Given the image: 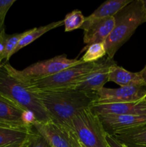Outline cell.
I'll return each instance as SVG.
<instances>
[{
  "mask_svg": "<svg viewBox=\"0 0 146 147\" xmlns=\"http://www.w3.org/2000/svg\"><path fill=\"white\" fill-rule=\"evenodd\" d=\"M42 102L52 120L70 128L74 115L90 108L96 101V93L72 88L31 90Z\"/></svg>",
  "mask_w": 146,
  "mask_h": 147,
  "instance_id": "6da1fadb",
  "label": "cell"
},
{
  "mask_svg": "<svg viewBox=\"0 0 146 147\" xmlns=\"http://www.w3.org/2000/svg\"><path fill=\"white\" fill-rule=\"evenodd\" d=\"M115 27L104 41L106 55L113 59L117 50L132 37L137 27L146 22V11L142 0H133L114 16Z\"/></svg>",
  "mask_w": 146,
  "mask_h": 147,
  "instance_id": "7a4b0ae2",
  "label": "cell"
},
{
  "mask_svg": "<svg viewBox=\"0 0 146 147\" xmlns=\"http://www.w3.org/2000/svg\"><path fill=\"white\" fill-rule=\"evenodd\" d=\"M4 64L0 66V96L13 101L24 110L31 111L35 114L37 121L46 122L51 120L35 93L11 76L6 70Z\"/></svg>",
  "mask_w": 146,
  "mask_h": 147,
  "instance_id": "3957f363",
  "label": "cell"
},
{
  "mask_svg": "<svg viewBox=\"0 0 146 147\" xmlns=\"http://www.w3.org/2000/svg\"><path fill=\"white\" fill-rule=\"evenodd\" d=\"M70 128L84 147H109L106 141L107 132L100 116L91 108L76 113L72 119Z\"/></svg>",
  "mask_w": 146,
  "mask_h": 147,
  "instance_id": "277c9868",
  "label": "cell"
},
{
  "mask_svg": "<svg viewBox=\"0 0 146 147\" xmlns=\"http://www.w3.org/2000/svg\"><path fill=\"white\" fill-rule=\"evenodd\" d=\"M83 63L80 59H70L65 55H57L48 60H42L23 70H17L8 63H4L6 70L21 83L40 80L53 76L62 70Z\"/></svg>",
  "mask_w": 146,
  "mask_h": 147,
  "instance_id": "5b68a950",
  "label": "cell"
},
{
  "mask_svg": "<svg viewBox=\"0 0 146 147\" xmlns=\"http://www.w3.org/2000/svg\"><path fill=\"white\" fill-rule=\"evenodd\" d=\"M99 61L81 63L62 70L53 76L40 80L22 83L30 90H50L72 88L82 78L97 67Z\"/></svg>",
  "mask_w": 146,
  "mask_h": 147,
  "instance_id": "8992f818",
  "label": "cell"
},
{
  "mask_svg": "<svg viewBox=\"0 0 146 147\" xmlns=\"http://www.w3.org/2000/svg\"><path fill=\"white\" fill-rule=\"evenodd\" d=\"M37 133L42 136L50 147H78L79 141L71 128L53 120L37 121L33 125Z\"/></svg>",
  "mask_w": 146,
  "mask_h": 147,
  "instance_id": "52a82bcc",
  "label": "cell"
},
{
  "mask_svg": "<svg viewBox=\"0 0 146 147\" xmlns=\"http://www.w3.org/2000/svg\"><path fill=\"white\" fill-rule=\"evenodd\" d=\"M95 93L97 99L94 104L135 102L143 100L146 96V86H125L118 88L103 87Z\"/></svg>",
  "mask_w": 146,
  "mask_h": 147,
  "instance_id": "ba28073f",
  "label": "cell"
},
{
  "mask_svg": "<svg viewBox=\"0 0 146 147\" xmlns=\"http://www.w3.org/2000/svg\"><path fill=\"white\" fill-rule=\"evenodd\" d=\"M114 59L103 57L99 60V64L94 70L82 78L77 82L73 89L89 93H95L104 87V84L109 82L110 67L115 64Z\"/></svg>",
  "mask_w": 146,
  "mask_h": 147,
  "instance_id": "9c48e42d",
  "label": "cell"
},
{
  "mask_svg": "<svg viewBox=\"0 0 146 147\" xmlns=\"http://www.w3.org/2000/svg\"><path fill=\"white\" fill-rule=\"evenodd\" d=\"M104 130L110 135L118 134L120 132L137 126L146 125V115H117L99 116Z\"/></svg>",
  "mask_w": 146,
  "mask_h": 147,
  "instance_id": "30bf717a",
  "label": "cell"
},
{
  "mask_svg": "<svg viewBox=\"0 0 146 147\" xmlns=\"http://www.w3.org/2000/svg\"><path fill=\"white\" fill-rule=\"evenodd\" d=\"M90 108L98 116L146 115V101L143 99L135 102L94 104Z\"/></svg>",
  "mask_w": 146,
  "mask_h": 147,
  "instance_id": "8fae6325",
  "label": "cell"
},
{
  "mask_svg": "<svg viewBox=\"0 0 146 147\" xmlns=\"http://www.w3.org/2000/svg\"><path fill=\"white\" fill-rule=\"evenodd\" d=\"M115 24L114 17L97 20L90 24L82 25L80 29L84 30L83 41L87 46L83 50L90 45L94 43L104 42L107 37L110 36Z\"/></svg>",
  "mask_w": 146,
  "mask_h": 147,
  "instance_id": "7c38bea8",
  "label": "cell"
},
{
  "mask_svg": "<svg viewBox=\"0 0 146 147\" xmlns=\"http://www.w3.org/2000/svg\"><path fill=\"white\" fill-rule=\"evenodd\" d=\"M37 135L34 126L27 129L0 126V147H25Z\"/></svg>",
  "mask_w": 146,
  "mask_h": 147,
  "instance_id": "4fadbf2b",
  "label": "cell"
},
{
  "mask_svg": "<svg viewBox=\"0 0 146 147\" xmlns=\"http://www.w3.org/2000/svg\"><path fill=\"white\" fill-rule=\"evenodd\" d=\"M24 109L11 100L0 96V126L27 129L33 126H27L21 120Z\"/></svg>",
  "mask_w": 146,
  "mask_h": 147,
  "instance_id": "5bb4252c",
  "label": "cell"
},
{
  "mask_svg": "<svg viewBox=\"0 0 146 147\" xmlns=\"http://www.w3.org/2000/svg\"><path fill=\"white\" fill-rule=\"evenodd\" d=\"M109 81L114 82L120 87L146 86L145 82L139 72H130L121 66L117 65V63L110 67Z\"/></svg>",
  "mask_w": 146,
  "mask_h": 147,
  "instance_id": "9a60e30c",
  "label": "cell"
},
{
  "mask_svg": "<svg viewBox=\"0 0 146 147\" xmlns=\"http://www.w3.org/2000/svg\"><path fill=\"white\" fill-rule=\"evenodd\" d=\"M132 1L133 0H109L104 1L97 9L94 10V12L85 17V21L83 25L90 24L97 20L114 17L119 11Z\"/></svg>",
  "mask_w": 146,
  "mask_h": 147,
  "instance_id": "2e32d148",
  "label": "cell"
},
{
  "mask_svg": "<svg viewBox=\"0 0 146 147\" xmlns=\"http://www.w3.org/2000/svg\"><path fill=\"white\" fill-rule=\"evenodd\" d=\"M113 136L127 147H146V125L128 129Z\"/></svg>",
  "mask_w": 146,
  "mask_h": 147,
  "instance_id": "e0dca14e",
  "label": "cell"
},
{
  "mask_svg": "<svg viewBox=\"0 0 146 147\" xmlns=\"http://www.w3.org/2000/svg\"><path fill=\"white\" fill-rule=\"evenodd\" d=\"M63 24H64L63 20H60V21L53 22L46 24V25L41 26L40 27H34L33 29H30V30H29L28 33L26 35H24L19 41L18 46L15 50V53H17L21 49L24 48L26 46L31 44V42L35 41L37 39H38L39 37L42 36L45 33L48 32L49 31L53 30V29L61 27Z\"/></svg>",
  "mask_w": 146,
  "mask_h": 147,
  "instance_id": "ac0fdd59",
  "label": "cell"
},
{
  "mask_svg": "<svg viewBox=\"0 0 146 147\" xmlns=\"http://www.w3.org/2000/svg\"><path fill=\"white\" fill-rule=\"evenodd\" d=\"M84 54L80 60L83 63H94L102 59L106 55L104 42L94 43L85 48Z\"/></svg>",
  "mask_w": 146,
  "mask_h": 147,
  "instance_id": "d6986e66",
  "label": "cell"
},
{
  "mask_svg": "<svg viewBox=\"0 0 146 147\" xmlns=\"http://www.w3.org/2000/svg\"><path fill=\"white\" fill-rule=\"evenodd\" d=\"M29 30L21 33H16L13 34H7L5 43V50L3 55V60L4 63H7L10 57L15 54V50L18 46L19 42L24 35L28 33Z\"/></svg>",
  "mask_w": 146,
  "mask_h": 147,
  "instance_id": "ffe728a7",
  "label": "cell"
},
{
  "mask_svg": "<svg viewBox=\"0 0 146 147\" xmlns=\"http://www.w3.org/2000/svg\"><path fill=\"white\" fill-rule=\"evenodd\" d=\"M85 21V17L79 9H74L66 14L63 20L64 31L71 32L77 29L81 28Z\"/></svg>",
  "mask_w": 146,
  "mask_h": 147,
  "instance_id": "44dd1931",
  "label": "cell"
},
{
  "mask_svg": "<svg viewBox=\"0 0 146 147\" xmlns=\"http://www.w3.org/2000/svg\"><path fill=\"white\" fill-rule=\"evenodd\" d=\"M15 1V0H0V21L4 22L9 9Z\"/></svg>",
  "mask_w": 146,
  "mask_h": 147,
  "instance_id": "7402d4cb",
  "label": "cell"
},
{
  "mask_svg": "<svg viewBox=\"0 0 146 147\" xmlns=\"http://www.w3.org/2000/svg\"><path fill=\"white\" fill-rule=\"evenodd\" d=\"M21 120L27 126H33L37 121L35 114L31 111L24 110L21 115Z\"/></svg>",
  "mask_w": 146,
  "mask_h": 147,
  "instance_id": "603a6c76",
  "label": "cell"
},
{
  "mask_svg": "<svg viewBox=\"0 0 146 147\" xmlns=\"http://www.w3.org/2000/svg\"><path fill=\"white\" fill-rule=\"evenodd\" d=\"M25 147H50L48 144L45 139L40 136L38 134V135L33 138Z\"/></svg>",
  "mask_w": 146,
  "mask_h": 147,
  "instance_id": "cb8c5ba5",
  "label": "cell"
},
{
  "mask_svg": "<svg viewBox=\"0 0 146 147\" xmlns=\"http://www.w3.org/2000/svg\"><path fill=\"white\" fill-rule=\"evenodd\" d=\"M106 141H107L109 147H127L123 143H121L120 141L117 140L115 136L108 134H107V136H106Z\"/></svg>",
  "mask_w": 146,
  "mask_h": 147,
  "instance_id": "d4e9b609",
  "label": "cell"
},
{
  "mask_svg": "<svg viewBox=\"0 0 146 147\" xmlns=\"http://www.w3.org/2000/svg\"><path fill=\"white\" fill-rule=\"evenodd\" d=\"M7 33L5 32V29L2 30V32L0 34V60L1 63H4L3 60V55H4V50H5V43H6V37H7Z\"/></svg>",
  "mask_w": 146,
  "mask_h": 147,
  "instance_id": "484cf974",
  "label": "cell"
},
{
  "mask_svg": "<svg viewBox=\"0 0 146 147\" xmlns=\"http://www.w3.org/2000/svg\"><path fill=\"white\" fill-rule=\"evenodd\" d=\"M139 73H140V76H142V78H143V79L144 80V81L145 82V83H146V65H145V66L143 67V70H140Z\"/></svg>",
  "mask_w": 146,
  "mask_h": 147,
  "instance_id": "4316f807",
  "label": "cell"
},
{
  "mask_svg": "<svg viewBox=\"0 0 146 147\" xmlns=\"http://www.w3.org/2000/svg\"><path fill=\"white\" fill-rule=\"evenodd\" d=\"M4 22L0 21V34H1V32H2V30H4ZM3 64H4V63H1V60H0V66Z\"/></svg>",
  "mask_w": 146,
  "mask_h": 147,
  "instance_id": "83f0119b",
  "label": "cell"
},
{
  "mask_svg": "<svg viewBox=\"0 0 146 147\" xmlns=\"http://www.w3.org/2000/svg\"><path fill=\"white\" fill-rule=\"evenodd\" d=\"M142 1H143V6H144V8H145V11H146V0H142Z\"/></svg>",
  "mask_w": 146,
  "mask_h": 147,
  "instance_id": "f1b7e54d",
  "label": "cell"
},
{
  "mask_svg": "<svg viewBox=\"0 0 146 147\" xmlns=\"http://www.w3.org/2000/svg\"><path fill=\"white\" fill-rule=\"evenodd\" d=\"M78 147H84V146H82V145L80 143V142H79V146Z\"/></svg>",
  "mask_w": 146,
  "mask_h": 147,
  "instance_id": "f546056e",
  "label": "cell"
},
{
  "mask_svg": "<svg viewBox=\"0 0 146 147\" xmlns=\"http://www.w3.org/2000/svg\"><path fill=\"white\" fill-rule=\"evenodd\" d=\"M143 100H145V101H146V96H145V97H144V98H143Z\"/></svg>",
  "mask_w": 146,
  "mask_h": 147,
  "instance_id": "4dcf8cb0",
  "label": "cell"
}]
</instances>
